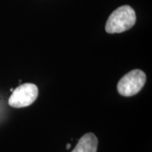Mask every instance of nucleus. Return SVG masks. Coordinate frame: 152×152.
<instances>
[{
	"instance_id": "obj_1",
	"label": "nucleus",
	"mask_w": 152,
	"mask_h": 152,
	"mask_svg": "<svg viewBox=\"0 0 152 152\" xmlns=\"http://www.w3.org/2000/svg\"><path fill=\"white\" fill-rule=\"evenodd\" d=\"M136 22L135 11L129 5L121 6L110 15L105 30L109 34L122 33L129 30Z\"/></svg>"
},
{
	"instance_id": "obj_2",
	"label": "nucleus",
	"mask_w": 152,
	"mask_h": 152,
	"mask_svg": "<svg viewBox=\"0 0 152 152\" xmlns=\"http://www.w3.org/2000/svg\"><path fill=\"white\" fill-rule=\"evenodd\" d=\"M145 81L146 75L145 72L140 69H133L118 81L117 89L123 96H133L140 91Z\"/></svg>"
},
{
	"instance_id": "obj_3",
	"label": "nucleus",
	"mask_w": 152,
	"mask_h": 152,
	"mask_svg": "<svg viewBox=\"0 0 152 152\" xmlns=\"http://www.w3.org/2000/svg\"><path fill=\"white\" fill-rule=\"evenodd\" d=\"M38 88L31 83H26L15 88L9 99V105L15 108L28 107L37 100Z\"/></svg>"
},
{
	"instance_id": "obj_4",
	"label": "nucleus",
	"mask_w": 152,
	"mask_h": 152,
	"mask_svg": "<svg viewBox=\"0 0 152 152\" xmlns=\"http://www.w3.org/2000/svg\"><path fill=\"white\" fill-rule=\"evenodd\" d=\"M98 140L92 133H88L80 139L72 152H96Z\"/></svg>"
},
{
	"instance_id": "obj_5",
	"label": "nucleus",
	"mask_w": 152,
	"mask_h": 152,
	"mask_svg": "<svg viewBox=\"0 0 152 152\" xmlns=\"http://www.w3.org/2000/svg\"><path fill=\"white\" fill-rule=\"evenodd\" d=\"M70 147H71L70 144H68V145H66V149H67V150H69V149H70Z\"/></svg>"
}]
</instances>
